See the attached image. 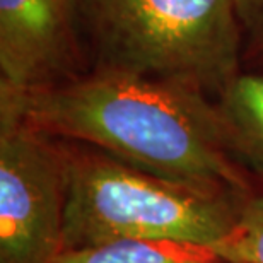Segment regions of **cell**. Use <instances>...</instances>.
I'll list each match as a JSON object with an SVG mask.
<instances>
[{
	"label": "cell",
	"instance_id": "3",
	"mask_svg": "<svg viewBox=\"0 0 263 263\" xmlns=\"http://www.w3.org/2000/svg\"><path fill=\"white\" fill-rule=\"evenodd\" d=\"M92 68L215 96L241 72L236 0H82Z\"/></svg>",
	"mask_w": 263,
	"mask_h": 263
},
{
	"label": "cell",
	"instance_id": "2",
	"mask_svg": "<svg viewBox=\"0 0 263 263\" xmlns=\"http://www.w3.org/2000/svg\"><path fill=\"white\" fill-rule=\"evenodd\" d=\"M65 250L120 239L214 248L238 224L248 198L152 175L81 142L65 140Z\"/></svg>",
	"mask_w": 263,
	"mask_h": 263
},
{
	"label": "cell",
	"instance_id": "7",
	"mask_svg": "<svg viewBox=\"0 0 263 263\" xmlns=\"http://www.w3.org/2000/svg\"><path fill=\"white\" fill-rule=\"evenodd\" d=\"M53 263H228L209 246L180 241L120 239L65 250Z\"/></svg>",
	"mask_w": 263,
	"mask_h": 263
},
{
	"label": "cell",
	"instance_id": "9",
	"mask_svg": "<svg viewBox=\"0 0 263 263\" xmlns=\"http://www.w3.org/2000/svg\"><path fill=\"white\" fill-rule=\"evenodd\" d=\"M241 29V70L263 73V0H236Z\"/></svg>",
	"mask_w": 263,
	"mask_h": 263
},
{
	"label": "cell",
	"instance_id": "1",
	"mask_svg": "<svg viewBox=\"0 0 263 263\" xmlns=\"http://www.w3.org/2000/svg\"><path fill=\"white\" fill-rule=\"evenodd\" d=\"M0 99L45 134L152 175L243 197L258 192L229 149L214 98L195 87L91 68L43 91L0 86Z\"/></svg>",
	"mask_w": 263,
	"mask_h": 263
},
{
	"label": "cell",
	"instance_id": "5",
	"mask_svg": "<svg viewBox=\"0 0 263 263\" xmlns=\"http://www.w3.org/2000/svg\"><path fill=\"white\" fill-rule=\"evenodd\" d=\"M91 68L82 0H0V86L43 91Z\"/></svg>",
	"mask_w": 263,
	"mask_h": 263
},
{
	"label": "cell",
	"instance_id": "8",
	"mask_svg": "<svg viewBox=\"0 0 263 263\" xmlns=\"http://www.w3.org/2000/svg\"><path fill=\"white\" fill-rule=\"evenodd\" d=\"M212 250L228 263H263V190L245 200L238 224Z\"/></svg>",
	"mask_w": 263,
	"mask_h": 263
},
{
	"label": "cell",
	"instance_id": "6",
	"mask_svg": "<svg viewBox=\"0 0 263 263\" xmlns=\"http://www.w3.org/2000/svg\"><path fill=\"white\" fill-rule=\"evenodd\" d=\"M214 103L233 156L263 183V73L241 70Z\"/></svg>",
	"mask_w": 263,
	"mask_h": 263
},
{
	"label": "cell",
	"instance_id": "4",
	"mask_svg": "<svg viewBox=\"0 0 263 263\" xmlns=\"http://www.w3.org/2000/svg\"><path fill=\"white\" fill-rule=\"evenodd\" d=\"M65 140L0 99V263H53L65 250Z\"/></svg>",
	"mask_w": 263,
	"mask_h": 263
}]
</instances>
